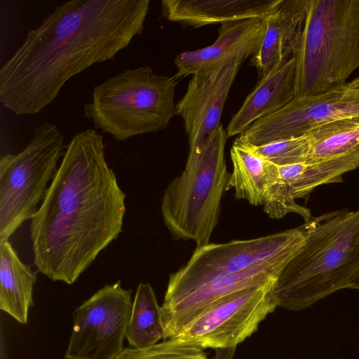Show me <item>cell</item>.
<instances>
[{
    "label": "cell",
    "mask_w": 359,
    "mask_h": 359,
    "mask_svg": "<svg viewBox=\"0 0 359 359\" xmlns=\"http://www.w3.org/2000/svg\"><path fill=\"white\" fill-rule=\"evenodd\" d=\"M149 0H71L28 32L0 69V102L15 115L39 113L66 82L110 60L140 35Z\"/></svg>",
    "instance_id": "cell-1"
},
{
    "label": "cell",
    "mask_w": 359,
    "mask_h": 359,
    "mask_svg": "<svg viewBox=\"0 0 359 359\" xmlns=\"http://www.w3.org/2000/svg\"><path fill=\"white\" fill-rule=\"evenodd\" d=\"M126 198L106 160L103 136L92 128L76 134L31 219L37 271L74 283L121 233Z\"/></svg>",
    "instance_id": "cell-2"
},
{
    "label": "cell",
    "mask_w": 359,
    "mask_h": 359,
    "mask_svg": "<svg viewBox=\"0 0 359 359\" xmlns=\"http://www.w3.org/2000/svg\"><path fill=\"white\" fill-rule=\"evenodd\" d=\"M304 244L278 276V307L300 311L344 288L359 276V209L305 222Z\"/></svg>",
    "instance_id": "cell-3"
},
{
    "label": "cell",
    "mask_w": 359,
    "mask_h": 359,
    "mask_svg": "<svg viewBox=\"0 0 359 359\" xmlns=\"http://www.w3.org/2000/svg\"><path fill=\"white\" fill-rule=\"evenodd\" d=\"M295 59V97L344 84L359 67V0H309Z\"/></svg>",
    "instance_id": "cell-4"
},
{
    "label": "cell",
    "mask_w": 359,
    "mask_h": 359,
    "mask_svg": "<svg viewBox=\"0 0 359 359\" xmlns=\"http://www.w3.org/2000/svg\"><path fill=\"white\" fill-rule=\"evenodd\" d=\"M177 83L149 66L126 69L94 87L83 116L116 141L164 130L176 115Z\"/></svg>",
    "instance_id": "cell-5"
},
{
    "label": "cell",
    "mask_w": 359,
    "mask_h": 359,
    "mask_svg": "<svg viewBox=\"0 0 359 359\" xmlns=\"http://www.w3.org/2000/svg\"><path fill=\"white\" fill-rule=\"evenodd\" d=\"M228 136L221 125L197 151H189L184 169L165 189L161 205L163 222L177 240L210 243L218 223L229 173L224 158Z\"/></svg>",
    "instance_id": "cell-6"
},
{
    "label": "cell",
    "mask_w": 359,
    "mask_h": 359,
    "mask_svg": "<svg viewBox=\"0 0 359 359\" xmlns=\"http://www.w3.org/2000/svg\"><path fill=\"white\" fill-rule=\"evenodd\" d=\"M67 146L57 126L43 122L18 154L0 159V241L8 240L20 225L32 219L55 174Z\"/></svg>",
    "instance_id": "cell-7"
},
{
    "label": "cell",
    "mask_w": 359,
    "mask_h": 359,
    "mask_svg": "<svg viewBox=\"0 0 359 359\" xmlns=\"http://www.w3.org/2000/svg\"><path fill=\"white\" fill-rule=\"evenodd\" d=\"M306 224L268 236L196 248L189 261L170 276L162 304H171L221 276L255 265L286 266L304 244Z\"/></svg>",
    "instance_id": "cell-8"
},
{
    "label": "cell",
    "mask_w": 359,
    "mask_h": 359,
    "mask_svg": "<svg viewBox=\"0 0 359 359\" xmlns=\"http://www.w3.org/2000/svg\"><path fill=\"white\" fill-rule=\"evenodd\" d=\"M276 280L230 293L210 304L175 337L201 348L233 350L277 306Z\"/></svg>",
    "instance_id": "cell-9"
},
{
    "label": "cell",
    "mask_w": 359,
    "mask_h": 359,
    "mask_svg": "<svg viewBox=\"0 0 359 359\" xmlns=\"http://www.w3.org/2000/svg\"><path fill=\"white\" fill-rule=\"evenodd\" d=\"M132 290L121 281L104 285L73 312L65 359H113L123 348Z\"/></svg>",
    "instance_id": "cell-10"
},
{
    "label": "cell",
    "mask_w": 359,
    "mask_h": 359,
    "mask_svg": "<svg viewBox=\"0 0 359 359\" xmlns=\"http://www.w3.org/2000/svg\"><path fill=\"white\" fill-rule=\"evenodd\" d=\"M351 116H359V76L318 95L295 97L281 109L255 121L236 140L261 146L302 137L317 126Z\"/></svg>",
    "instance_id": "cell-11"
},
{
    "label": "cell",
    "mask_w": 359,
    "mask_h": 359,
    "mask_svg": "<svg viewBox=\"0 0 359 359\" xmlns=\"http://www.w3.org/2000/svg\"><path fill=\"white\" fill-rule=\"evenodd\" d=\"M242 62L236 58L200 70L192 75L186 93L175 104L188 136L189 151H199L222 125L229 92Z\"/></svg>",
    "instance_id": "cell-12"
},
{
    "label": "cell",
    "mask_w": 359,
    "mask_h": 359,
    "mask_svg": "<svg viewBox=\"0 0 359 359\" xmlns=\"http://www.w3.org/2000/svg\"><path fill=\"white\" fill-rule=\"evenodd\" d=\"M359 167V147L346 154L316 163L278 166L279 175L268 190L263 203L264 212L273 219L290 213L311 218L309 209L295 200L307 196L315 188L342 181V175Z\"/></svg>",
    "instance_id": "cell-13"
},
{
    "label": "cell",
    "mask_w": 359,
    "mask_h": 359,
    "mask_svg": "<svg viewBox=\"0 0 359 359\" xmlns=\"http://www.w3.org/2000/svg\"><path fill=\"white\" fill-rule=\"evenodd\" d=\"M285 267L281 264L255 265L217 277L171 304H161L163 340L177 337L216 300L248 287L276 280Z\"/></svg>",
    "instance_id": "cell-14"
},
{
    "label": "cell",
    "mask_w": 359,
    "mask_h": 359,
    "mask_svg": "<svg viewBox=\"0 0 359 359\" xmlns=\"http://www.w3.org/2000/svg\"><path fill=\"white\" fill-rule=\"evenodd\" d=\"M265 19L252 18L226 22L218 29V37L206 47L177 54V79L193 75L228 60L242 62L258 50L265 34Z\"/></svg>",
    "instance_id": "cell-15"
},
{
    "label": "cell",
    "mask_w": 359,
    "mask_h": 359,
    "mask_svg": "<svg viewBox=\"0 0 359 359\" xmlns=\"http://www.w3.org/2000/svg\"><path fill=\"white\" fill-rule=\"evenodd\" d=\"M309 0H280L265 19L263 40L251 57L260 79L273 68L295 57L304 29Z\"/></svg>",
    "instance_id": "cell-16"
},
{
    "label": "cell",
    "mask_w": 359,
    "mask_h": 359,
    "mask_svg": "<svg viewBox=\"0 0 359 359\" xmlns=\"http://www.w3.org/2000/svg\"><path fill=\"white\" fill-rule=\"evenodd\" d=\"M280 0H163V16L170 22L198 28L214 24L266 19Z\"/></svg>",
    "instance_id": "cell-17"
},
{
    "label": "cell",
    "mask_w": 359,
    "mask_h": 359,
    "mask_svg": "<svg viewBox=\"0 0 359 359\" xmlns=\"http://www.w3.org/2000/svg\"><path fill=\"white\" fill-rule=\"evenodd\" d=\"M295 59L273 68L259 79L226 129L228 137L245 133L255 121L281 109L295 97Z\"/></svg>",
    "instance_id": "cell-18"
},
{
    "label": "cell",
    "mask_w": 359,
    "mask_h": 359,
    "mask_svg": "<svg viewBox=\"0 0 359 359\" xmlns=\"http://www.w3.org/2000/svg\"><path fill=\"white\" fill-rule=\"evenodd\" d=\"M37 276L24 264L8 240L0 241V309L21 324H27L34 306Z\"/></svg>",
    "instance_id": "cell-19"
},
{
    "label": "cell",
    "mask_w": 359,
    "mask_h": 359,
    "mask_svg": "<svg viewBox=\"0 0 359 359\" xmlns=\"http://www.w3.org/2000/svg\"><path fill=\"white\" fill-rule=\"evenodd\" d=\"M233 170L226 190L233 189L235 197L252 205H262L266 194L279 175V168L237 142L231 149Z\"/></svg>",
    "instance_id": "cell-20"
},
{
    "label": "cell",
    "mask_w": 359,
    "mask_h": 359,
    "mask_svg": "<svg viewBox=\"0 0 359 359\" xmlns=\"http://www.w3.org/2000/svg\"><path fill=\"white\" fill-rule=\"evenodd\" d=\"M306 135L309 151L305 163L337 157L359 147V116L329 121L311 128Z\"/></svg>",
    "instance_id": "cell-21"
},
{
    "label": "cell",
    "mask_w": 359,
    "mask_h": 359,
    "mask_svg": "<svg viewBox=\"0 0 359 359\" xmlns=\"http://www.w3.org/2000/svg\"><path fill=\"white\" fill-rule=\"evenodd\" d=\"M161 306L151 285L140 283L133 302L126 339L135 348L153 346L164 339Z\"/></svg>",
    "instance_id": "cell-22"
},
{
    "label": "cell",
    "mask_w": 359,
    "mask_h": 359,
    "mask_svg": "<svg viewBox=\"0 0 359 359\" xmlns=\"http://www.w3.org/2000/svg\"><path fill=\"white\" fill-rule=\"evenodd\" d=\"M113 359H208L204 349L178 337L145 348H124Z\"/></svg>",
    "instance_id": "cell-23"
},
{
    "label": "cell",
    "mask_w": 359,
    "mask_h": 359,
    "mask_svg": "<svg viewBox=\"0 0 359 359\" xmlns=\"http://www.w3.org/2000/svg\"><path fill=\"white\" fill-rule=\"evenodd\" d=\"M243 144L278 166L305 163L309 151V140L306 135L257 147Z\"/></svg>",
    "instance_id": "cell-24"
},
{
    "label": "cell",
    "mask_w": 359,
    "mask_h": 359,
    "mask_svg": "<svg viewBox=\"0 0 359 359\" xmlns=\"http://www.w3.org/2000/svg\"><path fill=\"white\" fill-rule=\"evenodd\" d=\"M351 289L359 290V276L352 283Z\"/></svg>",
    "instance_id": "cell-25"
}]
</instances>
